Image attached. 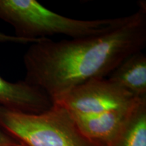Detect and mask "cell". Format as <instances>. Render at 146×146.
I'll return each mask as SVG.
<instances>
[{"instance_id":"obj_5","label":"cell","mask_w":146,"mask_h":146,"mask_svg":"<svg viewBox=\"0 0 146 146\" xmlns=\"http://www.w3.org/2000/svg\"><path fill=\"white\" fill-rule=\"evenodd\" d=\"M146 98L131 106L96 114L71 113L82 135L96 146H116L138 106Z\"/></svg>"},{"instance_id":"obj_10","label":"cell","mask_w":146,"mask_h":146,"mask_svg":"<svg viewBox=\"0 0 146 146\" xmlns=\"http://www.w3.org/2000/svg\"><path fill=\"white\" fill-rule=\"evenodd\" d=\"M21 144L0 127V146H16Z\"/></svg>"},{"instance_id":"obj_4","label":"cell","mask_w":146,"mask_h":146,"mask_svg":"<svg viewBox=\"0 0 146 146\" xmlns=\"http://www.w3.org/2000/svg\"><path fill=\"white\" fill-rule=\"evenodd\" d=\"M145 98L135 96L108 78H97L74 87L54 102L73 114L88 115L131 106Z\"/></svg>"},{"instance_id":"obj_7","label":"cell","mask_w":146,"mask_h":146,"mask_svg":"<svg viewBox=\"0 0 146 146\" xmlns=\"http://www.w3.org/2000/svg\"><path fill=\"white\" fill-rule=\"evenodd\" d=\"M108 79L138 98L146 97V56L141 52L125 59Z\"/></svg>"},{"instance_id":"obj_8","label":"cell","mask_w":146,"mask_h":146,"mask_svg":"<svg viewBox=\"0 0 146 146\" xmlns=\"http://www.w3.org/2000/svg\"><path fill=\"white\" fill-rule=\"evenodd\" d=\"M116 146H146V100L137 108Z\"/></svg>"},{"instance_id":"obj_2","label":"cell","mask_w":146,"mask_h":146,"mask_svg":"<svg viewBox=\"0 0 146 146\" xmlns=\"http://www.w3.org/2000/svg\"><path fill=\"white\" fill-rule=\"evenodd\" d=\"M121 18L74 19L52 12L36 0H0V19L13 27L15 36L35 42L56 35L73 39L99 34Z\"/></svg>"},{"instance_id":"obj_6","label":"cell","mask_w":146,"mask_h":146,"mask_svg":"<svg viewBox=\"0 0 146 146\" xmlns=\"http://www.w3.org/2000/svg\"><path fill=\"white\" fill-rule=\"evenodd\" d=\"M54 104L52 98L39 87L25 81L12 83L0 76V106L18 112L39 114Z\"/></svg>"},{"instance_id":"obj_9","label":"cell","mask_w":146,"mask_h":146,"mask_svg":"<svg viewBox=\"0 0 146 146\" xmlns=\"http://www.w3.org/2000/svg\"><path fill=\"white\" fill-rule=\"evenodd\" d=\"M0 43H22V44L30 43V44H31V43H35V42L29 39L18 37L15 35H6L0 32Z\"/></svg>"},{"instance_id":"obj_11","label":"cell","mask_w":146,"mask_h":146,"mask_svg":"<svg viewBox=\"0 0 146 146\" xmlns=\"http://www.w3.org/2000/svg\"><path fill=\"white\" fill-rule=\"evenodd\" d=\"M16 146H26V145H23V144H20V145H16Z\"/></svg>"},{"instance_id":"obj_3","label":"cell","mask_w":146,"mask_h":146,"mask_svg":"<svg viewBox=\"0 0 146 146\" xmlns=\"http://www.w3.org/2000/svg\"><path fill=\"white\" fill-rule=\"evenodd\" d=\"M0 127L26 146H96L82 135L70 112L57 102L39 114L0 106Z\"/></svg>"},{"instance_id":"obj_1","label":"cell","mask_w":146,"mask_h":146,"mask_svg":"<svg viewBox=\"0 0 146 146\" xmlns=\"http://www.w3.org/2000/svg\"><path fill=\"white\" fill-rule=\"evenodd\" d=\"M146 45V6L122 17L112 28L85 37L42 39L24 55V81L42 89L53 102L89 80L106 78Z\"/></svg>"}]
</instances>
